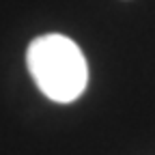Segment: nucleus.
<instances>
[{"mask_svg": "<svg viewBox=\"0 0 155 155\" xmlns=\"http://www.w3.org/2000/svg\"><path fill=\"white\" fill-rule=\"evenodd\" d=\"M26 65L48 99L56 104H71L88 86V65L73 39L50 32L30 41L26 50Z\"/></svg>", "mask_w": 155, "mask_h": 155, "instance_id": "nucleus-1", "label": "nucleus"}]
</instances>
